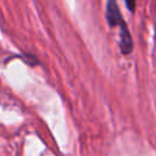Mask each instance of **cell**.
Segmentation results:
<instances>
[{
  "label": "cell",
  "mask_w": 156,
  "mask_h": 156,
  "mask_svg": "<svg viewBox=\"0 0 156 156\" xmlns=\"http://www.w3.org/2000/svg\"><path fill=\"white\" fill-rule=\"evenodd\" d=\"M106 20L110 27H119L124 20L122 17L121 10L117 5V0H107L106 2Z\"/></svg>",
  "instance_id": "6da1fadb"
},
{
  "label": "cell",
  "mask_w": 156,
  "mask_h": 156,
  "mask_svg": "<svg viewBox=\"0 0 156 156\" xmlns=\"http://www.w3.org/2000/svg\"><path fill=\"white\" fill-rule=\"evenodd\" d=\"M119 49L124 55H129L133 50V39L126 22L119 26Z\"/></svg>",
  "instance_id": "7a4b0ae2"
},
{
  "label": "cell",
  "mask_w": 156,
  "mask_h": 156,
  "mask_svg": "<svg viewBox=\"0 0 156 156\" xmlns=\"http://www.w3.org/2000/svg\"><path fill=\"white\" fill-rule=\"evenodd\" d=\"M124 1H126V5H127L128 10L130 12H134V10H135V0H124Z\"/></svg>",
  "instance_id": "3957f363"
}]
</instances>
